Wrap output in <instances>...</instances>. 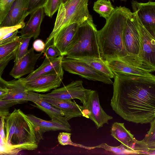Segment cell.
Segmentation results:
<instances>
[{"label": "cell", "instance_id": "obj_37", "mask_svg": "<svg viewBox=\"0 0 155 155\" xmlns=\"http://www.w3.org/2000/svg\"><path fill=\"white\" fill-rule=\"evenodd\" d=\"M44 53V55L45 57L49 58H56L61 55L59 50L53 44L48 47Z\"/></svg>", "mask_w": 155, "mask_h": 155}, {"label": "cell", "instance_id": "obj_17", "mask_svg": "<svg viewBox=\"0 0 155 155\" xmlns=\"http://www.w3.org/2000/svg\"><path fill=\"white\" fill-rule=\"evenodd\" d=\"M28 118L38 126L44 133L49 131L62 130L71 132V125L64 116L55 117L50 120H46L38 118L31 114H27Z\"/></svg>", "mask_w": 155, "mask_h": 155}, {"label": "cell", "instance_id": "obj_45", "mask_svg": "<svg viewBox=\"0 0 155 155\" xmlns=\"http://www.w3.org/2000/svg\"><path fill=\"white\" fill-rule=\"evenodd\" d=\"M68 0H61V3L64 4Z\"/></svg>", "mask_w": 155, "mask_h": 155}, {"label": "cell", "instance_id": "obj_20", "mask_svg": "<svg viewBox=\"0 0 155 155\" xmlns=\"http://www.w3.org/2000/svg\"><path fill=\"white\" fill-rule=\"evenodd\" d=\"M106 61L114 75L121 74L147 76L152 74L149 71L120 59H113Z\"/></svg>", "mask_w": 155, "mask_h": 155}, {"label": "cell", "instance_id": "obj_7", "mask_svg": "<svg viewBox=\"0 0 155 155\" xmlns=\"http://www.w3.org/2000/svg\"><path fill=\"white\" fill-rule=\"evenodd\" d=\"M137 19L140 45V67L151 72L155 71V38L145 28L137 16Z\"/></svg>", "mask_w": 155, "mask_h": 155}, {"label": "cell", "instance_id": "obj_12", "mask_svg": "<svg viewBox=\"0 0 155 155\" xmlns=\"http://www.w3.org/2000/svg\"><path fill=\"white\" fill-rule=\"evenodd\" d=\"M131 5L133 12H136L143 26L155 38V2L142 3L133 0Z\"/></svg>", "mask_w": 155, "mask_h": 155}, {"label": "cell", "instance_id": "obj_27", "mask_svg": "<svg viewBox=\"0 0 155 155\" xmlns=\"http://www.w3.org/2000/svg\"><path fill=\"white\" fill-rule=\"evenodd\" d=\"M18 116V109H15L5 119V128L6 143L11 144Z\"/></svg>", "mask_w": 155, "mask_h": 155}, {"label": "cell", "instance_id": "obj_18", "mask_svg": "<svg viewBox=\"0 0 155 155\" xmlns=\"http://www.w3.org/2000/svg\"><path fill=\"white\" fill-rule=\"evenodd\" d=\"M44 101L62 111L68 120L83 116L82 106L70 100H62L41 97Z\"/></svg>", "mask_w": 155, "mask_h": 155}, {"label": "cell", "instance_id": "obj_30", "mask_svg": "<svg viewBox=\"0 0 155 155\" xmlns=\"http://www.w3.org/2000/svg\"><path fill=\"white\" fill-rule=\"evenodd\" d=\"M22 38L20 36L15 41L0 45V60L15 50L21 44Z\"/></svg>", "mask_w": 155, "mask_h": 155}, {"label": "cell", "instance_id": "obj_35", "mask_svg": "<svg viewBox=\"0 0 155 155\" xmlns=\"http://www.w3.org/2000/svg\"><path fill=\"white\" fill-rule=\"evenodd\" d=\"M25 25L24 21L14 26L0 27V39L6 35L24 28Z\"/></svg>", "mask_w": 155, "mask_h": 155}, {"label": "cell", "instance_id": "obj_16", "mask_svg": "<svg viewBox=\"0 0 155 155\" xmlns=\"http://www.w3.org/2000/svg\"><path fill=\"white\" fill-rule=\"evenodd\" d=\"M29 2V0H15L0 27L14 26L24 21L29 14L28 12Z\"/></svg>", "mask_w": 155, "mask_h": 155}, {"label": "cell", "instance_id": "obj_14", "mask_svg": "<svg viewBox=\"0 0 155 155\" xmlns=\"http://www.w3.org/2000/svg\"><path fill=\"white\" fill-rule=\"evenodd\" d=\"M43 53L35 54L33 47L28 50L27 53L14 65L9 74L15 79H19L34 71L35 64Z\"/></svg>", "mask_w": 155, "mask_h": 155}, {"label": "cell", "instance_id": "obj_44", "mask_svg": "<svg viewBox=\"0 0 155 155\" xmlns=\"http://www.w3.org/2000/svg\"><path fill=\"white\" fill-rule=\"evenodd\" d=\"M140 154L155 155V149H146L142 151Z\"/></svg>", "mask_w": 155, "mask_h": 155}, {"label": "cell", "instance_id": "obj_9", "mask_svg": "<svg viewBox=\"0 0 155 155\" xmlns=\"http://www.w3.org/2000/svg\"><path fill=\"white\" fill-rule=\"evenodd\" d=\"M91 91L84 87L82 81L77 80L62 87L54 89L49 93L40 94V96L41 97L62 100L77 99L84 105L86 103Z\"/></svg>", "mask_w": 155, "mask_h": 155}, {"label": "cell", "instance_id": "obj_13", "mask_svg": "<svg viewBox=\"0 0 155 155\" xmlns=\"http://www.w3.org/2000/svg\"><path fill=\"white\" fill-rule=\"evenodd\" d=\"M0 82L1 84L9 90L8 94L0 100L5 101L12 106L27 102L28 91L20 78L7 81L1 77Z\"/></svg>", "mask_w": 155, "mask_h": 155}, {"label": "cell", "instance_id": "obj_31", "mask_svg": "<svg viewBox=\"0 0 155 155\" xmlns=\"http://www.w3.org/2000/svg\"><path fill=\"white\" fill-rule=\"evenodd\" d=\"M21 44L18 47L16 51L14 63H17L21 58L24 56L28 52V47L31 37H22Z\"/></svg>", "mask_w": 155, "mask_h": 155}, {"label": "cell", "instance_id": "obj_43", "mask_svg": "<svg viewBox=\"0 0 155 155\" xmlns=\"http://www.w3.org/2000/svg\"><path fill=\"white\" fill-rule=\"evenodd\" d=\"M18 32V30L13 32L8 33L4 36L2 38H0V41L4 40L10 38L13 36L17 35Z\"/></svg>", "mask_w": 155, "mask_h": 155}, {"label": "cell", "instance_id": "obj_32", "mask_svg": "<svg viewBox=\"0 0 155 155\" xmlns=\"http://www.w3.org/2000/svg\"><path fill=\"white\" fill-rule=\"evenodd\" d=\"M61 4V0H48L43 7L46 15L51 18L58 10Z\"/></svg>", "mask_w": 155, "mask_h": 155}, {"label": "cell", "instance_id": "obj_15", "mask_svg": "<svg viewBox=\"0 0 155 155\" xmlns=\"http://www.w3.org/2000/svg\"><path fill=\"white\" fill-rule=\"evenodd\" d=\"M80 25L71 24L61 29L54 37L53 44L60 52L61 55H66L67 51L74 41Z\"/></svg>", "mask_w": 155, "mask_h": 155}, {"label": "cell", "instance_id": "obj_10", "mask_svg": "<svg viewBox=\"0 0 155 155\" xmlns=\"http://www.w3.org/2000/svg\"><path fill=\"white\" fill-rule=\"evenodd\" d=\"M83 116L91 120L98 129L105 124H108L113 117L103 110L100 103L98 94L91 90L88 97L86 103L82 106Z\"/></svg>", "mask_w": 155, "mask_h": 155}, {"label": "cell", "instance_id": "obj_39", "mask_svg": "<svg viewBox=\"0 0 155 155\" xmlns=\"http://www.w3.org/2000/svg\"><path fill=\"white\" fill-rule=\"evenodd\" d=\"M12 106L5 101L0 100V116L5 118L10 114L9 109Z\"/></svg>", "mask_w": 155, "mask_h": 155}, {"label": "cell", "instance_id": "obj_48", "mask_svg": "<svg viewBox=\"0 0 155 155\" xmlns=\"http://www.w3.org/2000/svg\"></svg>", "mask_w": 155, "mask_h": 155}, {"label": "cell", "instance_id": "obj_41", "mask_svg": "<svg viewBox=\"0 0 155 155\" xmlns=\"http://www.w3.org/2000/svg\"><path fill=\"white\" fill-rule=\"evenodd\" d=\"M0 138L3 141L6 143L5 134V118L4 117H1L0 119Z\"/></svg>", "mask_w": 155, "mask_h": 155}, {"label": "cell", "instance_id": "obj_11", "mask_svg": "<svg viewBox=\"0 0 155 155\" xmlns=\"http://www.w3.org/2000/svg\"><path fill=\"white\" fill-rule=\"evenodd\" d=\"M64 74V71H54L39 76L29 81H21L28 91L45 93L60 87Z\"/></svg>", "mask_w": 155, "mask_h": 155}, {"label": "cell", "instance_id": "obj_25", "mask_svg": "<svg viewBox=\"0 0 155 155\" xmlns=\"http://www.w3.org/2000/svg\"><path fill=\"white\" fill-rule=\"evenodd\" d=\"M72 58L85 63L94 69L104 74L111 78L114 77V74L110 69L106 62L101 58L89 57Z\"/></svg>", "mask_w": 155, "mask_h": 155}, {"label": "cell", "instance_id": "obj_1", "mask_svg": "<svg viewBox=\"0 0 155 155\" xmlns=\"http://www.w3.org/2000/svg\"><path fill=\"white\" fill-rule=\"evenodd\" d=\"M110 105L124 120L136 124L155 119V76L115 74Z\"/></svg>", "mask_w": 155, "mask_h": 155}, {"label": "cell", "instance_id": "obj_23", "mask_svg": "<svg viewBox=\"0 0 155 155\" xmlns=\"http://www.w3.org/2000/svg\"><path fill=\"white\" fill-rule=\"evenodd\" d=\"M27 100L36 105V107L44 112L51 119L55 117L64 116V113L48 102L43 100L40 94L28 91Z\"/></svg>", "mask_w": 155, "mask_h": 155}, {"label": "cell", "instance_id": "obj_3", "mask_svg": "<svg viewBox=\"0 0 155 155\" xmlns=\"http://www.w3.org/2000/svg\"><path fill=\"white\" fill-rule=\"evenodd\" d=\"M88 0H68L61 3L58 10L53 30L45 42V48L50 45L54 36L64 28L73 24L81 25L93 20L89 13Z\"/></svg>", "mask_w": 155, "mask_h": 155}, {"label": "cell", "instance_id": "obj_24", "mask_svg": "<svg viewBox=\"0 0 155 155\" xmlns=\"http://www.w3.org/2000/svg\"><path fill=\"white\" fill-rule=\"evenodd\" d=\"M155 149V119L150 123V128L144 138L141 140H136L133 150L137 153L147 149Z\"/></svg>", "mask_w": 155, "mask_h": 155}, {"label": "cell", "instance_id": "obj_42", "mask_svg": "<svg viewBox=\"0 0 155 155\" xmlns=\"http://www.w3.org/2000/svg\"><path fill=\"white\" fill-rule=\"evenodd\" d=\"M9 93V90L6 87L3 86L0 87V99L7 95Z\"/></svg>", "mask_w": 155, "mask_h": 155}, {"label": "cell", "instance_id": "obj_38", "mask_svg": "<svg viewBox=\"0 0 155 155\" xmlns=\"http://www.w3.org/2000/svg\"><path fill=\"white\" fill-rule=\"evenodd\" d=\"M18 48L0 60V77H1L3 71L9 62L12 59H15Z\"/></svg>", "mask_w": 155, "mask_h": 155}, {"label": "cell", "instance_id": "obj_28", "mask_svg": "<svg viewBox=\"0 0 155 155\" xmlns=\"http://www.w3.org/2000/svg\"><path fill=\"white\" fill-rule=\"evenodd\" d=\"M114 8L109 0H97L94 2L93 7L94 10L106 20L109 18Z\"/></svg>", "mask_w": 155, "mask_h": 155}, {"label": "cell", "instance_id": "obj_6", "mask_svg": "<svg viewBox=\"0 0 155 155\" xmlns=\"http://www.w3.org/2000/svg\"><path fill=\"white\" fill-rule=\"evenodd\" d=\"M124 39L125 48L130 58L131 64L140 68L139 60L140 38L137 16L135 12H132L127 19L124 30Z\"/></svg>", "mask_w": 155, "mask_h": 155}, {"label": "cell", "instance_id": "obj_40", "mask_svg": "<svg viewBox=\"0 0 155 155\" xmlns=\"http://www.w3.org/2000/svg\"><path fill=\"white\" fill-rule=\"evenodd\" d=\"M32 47L35 51L43 53L45 48V43L41 39H37L33 42Z\"/></svg>", "mask_w": 155, "mask_h": 155}, {"label": "cell", "instance_id": "obj_2", "mask_svg": "<svg viewBox=\"0 0 155 155\" xmlns=\"http://www.w3.org/2000/svg\"><path fill=\"white\" fill-rule=\"evenodd\" d=\"M132 12L124 7H116L97 37L101 57L105 61L118 59L131 64L124 39L127 19Z\"/></svg>", "mask_w": 155, "mask_h": 155}, {"label": "cell", "instance_id": "obj_26", "mask_svg": "<svg viewBox=\"0 0 155 155\" xmlns=\"http://www.w3.org/2000/svg\"><path fill=\"white\" fill-rule=\"evenodd\" d=\"M0 155H15L22 150H36L38 144L28 143L20 144H8L5 143L0 138Z\"/></svg>", "mask_w": 155, "mask_h": 155}, {"label": "cell", "instance_id": "obj_5", "mask_svg": "<svg viewBox=\"0 0 155 155\" xmlns=\"http://www.w3.org/2000/svg\"><path fill=\"white\" fill-rule=\"evenodd\" d=\"M44 133L34 124L20 109L18 116L11 144H20L28 143L38 144L43 139Z\"/></svg>", "mask_w": 155, "mask_h": 155}, {"label": "cell", "instance_id": "obj_46", "mask_svg": "<svg viewBox=\"0 0 155 155\" xmlns=\"http://www.w3.org/2000/svg\"><path fill=\"white\" fill-rule=\"evenodd\" d=\"M121 0L122 1H127V0Z\"/></svg>", "mask_w": 155, "mask_h": 155}, {"label": "cell", "instance_id": "obj_4", "mask_svg": "<svg viewBox=\"0 0 155 155\" xmlns=\"http://www.w3.org/2000/svg\"><path fill=\"white\" fill-rule=\"evenodd\" d=\"M97 31L93 20L80 25L75 39L67 51L66 57L101 58L97 39Z\"/></svg>", "mask_w": 155, "mask_h": 155}, {"label": "cell", "instance_id": "obj_29", "mask_svg": "<svg viewBox=\"0 0 155 155\" xmlns=\"http://www.w3.org/2000/svg\"><path fill=\"white\" fill-rule=\"evenodd\" d=\"M91 147V149L95 148H101L116 154H137L135 151L127 148L122 144L117 147H112L104 143H102L96 146Z\"/></svg>", "mask_w": 155, "mask_h": 155}, {"label": "cell", "instance_id": "obj_36", "mask_svg": "<svg viewBox=\"0 0 155 155\" xmlns=\"http://www.w3.org/2000/svg\"><path fill=\"white\" fill-rule=\"evenodd\" d=\"M48 0H29L28 12L31 13L42 8H43Z\"/></svg>", "mask_w": 155, "mask_h": 155}, {"label": "cell", "instance_id": "obj_8", "mask_svg": "<svg viewBox=\"0 0 155 155\" xmlns=\"http://www.w3.org/2000/svg\"><path fill=\"white\" fill-rule=\"evenodd\" d=\"M62 65L63 69L70 73L80 75L90 80L101 82L105 84H113L111 78L108 76L77 59L64 57Z\"/></svg>", "mask_w": 155, "mask_h": 155}, {"label": "cell", "instance_id": "obj_33", "mask_svg": "<svg viewBox=\"0 0 155 155\" xmlns=\"http://www.w3.org/2000/svg\"><path fill=\"white\" fill-rule=\"evenodd\" d=\"M71 134L68 132H61L59 133L58 137V140L59 143L63 146L71 145L86 149H89V147H85L82 145L75 144L73 143L71 139Z\"/></svg>", "mask_w": 155, "mask_h": 155}, {"label": "cell", "instance_id": "obj_22", "mask_svg": "<svg viewBox=\"0 0 155 155\" xmlns=\"http://www.w3.org/2000/svg\"><path fill=\"white\" fill-rule=\"evenodd\" d=\"M110 132L111 135L125 147L134 150L133 147L136 139L130 131L126 128L124 123H114L111 126Z\"/></svg>", "mask_w": 155, "mask_h": 155}, {"label": "cell", "instance_id": "obj_47", "mask_svg": "<svg viewBox=\"0 0 155 155\" xmlns=\"http://www.w3.org/2000/svg\"><path fill=\"white\" fill-rule=\"evenodd\" d=\"M154 114L155 115V111L154 112Z\"/></svg>", "mask_w": 155, "mask_h": 155}, {"label": "cell", "instance_id": "obj_34", "mask_svg": "<svg viewBox=\"0 0 155 155\" xmlns=\"http://www.w3.org/2000/svg\"><path fill=\"white\" fill-rule=\"evenodd\" d=\"M15 0H0V24L4 21Z\"/></svg>", "mask_w": 155, "mask_h": 155}, {"label": "cell", "instance_id": "obj_19", "mask_svg": "<svg viewBox=\"0 0 155 155\" xmlns=\"http://www.w3.org/2000/svg\"><path fill=\"white\" fill-rule=\"evenodd\" d=\"M64 56L60 55L54 58H45L41 65L25 78H20L22 82L31 80L39 76L50 72L57 71L63 72L62 60Z\"/></svg>", "mask_w": 155, "mask_h": 155}, {"label": "cell", "instance_id": "obj_21", "mask_svg": "<svg viewBox=\"0 0 155 155\" xmlns=\"http://www.w3.org/2000/svg\"><path fill=\"white\" fill-rule=\"evenodd\" d=\"M44 8H42L30 14L29 20L19 32L21 36L31 37L34 39L37 38L41 31V25L44 17Z\"/></svg>", "mask_w": 155, "mask_h": 155}]
</instances>
